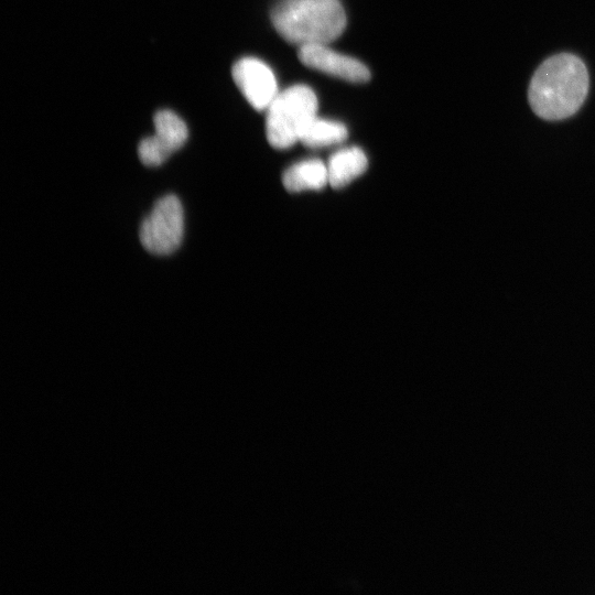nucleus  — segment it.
Returning a JSON list of instances; mask_svg holds the SVG:
<instances>
[{
    "mask_svg": "<svg viewBox=\"0 0 595 595\" xmlns=\"http://www.w3.org/2000/svg\"><path fill=\"white\" fill-rule=\"evenodd\" d=\"M298 56L305 66L350 83H364L370 78L364 63L329 48L327 44L301 45Z\"/></svg>",
    "mask_w": 595,
    "mask_h": 595,
    "instance_id": "7",
    "label": "nucleus"
},
{
    "mask_svg": "<svg viewBox=\"0 0 595 595\" xmlns=\"http://www.w3.org/2000/svg\"><path fill=\"white\" fill-rule=\"evenodd\" d=\"M368 160L365 152L357 147L344 148L336 151L328 160V184L343 187L360 176L367 169Z\"/></svg>",
    "mask_w": 595,
    "mask_h": 595,
    "instance_id": "8",
    "label": "nucleus"
},
{
    "mask_svg": "<svg viewBox=\"0 0 595 595\" xmlns=\"http://www.w3.org/2000/svg\"><path fill=\"white\" fill-rule=\"evenodd\" d=\"M317 98L305 85L279 91L267 110L266 134L271 147L286 149L300 141L307 125L316 117Z\"/></svg>",
    "mask_w": 595,
    "mask_h": 595,
    "instance_id": "3",
    "label": "nucleus"
},
{
    "mask_svg": "<svg viewBox=\"0 0 595 595\" xmlns=\"http://www.w3.org/2000/svg\"><path fill=\"white\" fill-rule=\"evenodd\" d=\"M271 21L289 43L328 44L345 30L346 14L339 0H281Z\"/></svg>",
    "mask_w": 595,
    "mask_h": 595,
    "instance_id": "2",
    "label": "nucleus"
},
{
    "mask_svg": "<svg viewBox=\"0 0 595 595\" xmlns=\"http://www.w3.org/2000/svg\"><path fill=\"white\" fill-rule=\"evenodd\" d=\"M155 132L141 140L138 147L140 161L147 166H159L181 149L188 137L183 119L171 110H160L153 117Z\"/></svg>",
    "mask_w": 595,
    "mask_h": 595,
    "instance_id": "5",
    "label": "nucleus"
},
{
    "mask_svg": "<svg viewBox=\"0 0 595 595\" xmlns=\"http://www.w3.org/2000/svg\"><path fill=\"white\" fill-rule=\"evenodd\" d=\"M589 86L583 61L571 53L547 58L534 72L528 99L533 112L550 121L573 116L583 105Z\"/></svg>",
    "mask_w": 595,
    "mask_h": 595,
    "instance_id": "1",
    "label": "nucleus"
},
{
    "mask_svg": "<svg viewBox=\"0 0 595 595\" xmlns=\"http://www.w3.org/2000/svg\"><path fill=\"white\" fill-rule=\"evenodd\" d=\"M231 74L239 90L257 110H266L279 93L272 69L258 58L238 60Z\"/></svg>",
    "mask_w": 595,
    "mask_h": 595,
    "instance_id": "6",
    "label": "nucleus"
},
{
    "mask_svg": "<svg viewBox=\"0 0 595 595\" xmlns=\"http://www.w3.org/2000/svg\"><path fill=\"white\" fill-rule=\"evenodd\" d=\"M282 181L290 192L320 190L328 184L327 166L317 159L304 160L285 170Z\"/></svg>",
    "mask_w": 595,
    "mask_h": 595,
    "instance_id": "9",
    "label": "nucleus"
},
{
    "mask_svg": "<svg viewBox=\"0 0 595 595\" xmlns=\"http://www.w3.org/2000/svg\"><path fill=\"white\" fill-rule=\"evenodd\" d=\"M184 213L175 195L159 198L140 227V241L145 250L158 256L174 252L183 240Z\"/></svg>",
    "mask_w": 595,
    "mask_h": 595,
    "instance_id": "4",
    "label": "nucleus"
},
{
    "mask_svg": "<svg viewBox=\"0 0 595 595\" xmlns=\"http://www.w3.org/2000/svg\"><path fill=\"white\" fill-rule=\"evenodd\" d=\"M346 138L345 125L316 116L303 131L300 142L309 148H323L340 143Z\"/></svg>",
    "mask_w": 595,
    "mask_h": 595,
    "instance_id": "10",
    "label": "nucleus"
}]
</instances>
